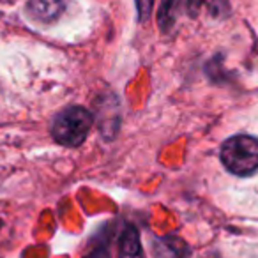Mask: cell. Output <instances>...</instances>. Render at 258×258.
Masks as SVG:
<instances>
[{
  "label": "cell",
  "mask_w": 258,
  "mask_h": 258,
  "mask_svg": "<svg viewBox=\"0 0 258 258\" xmlns=\"http://www.w3.org/2000/svg\"><path fill=\"white\" fill-rule=\"evenodd\" d=\"M68 2L69 0H29L27 13L32 20L48 25L60 18L68 8Z\"/></svg>",
  "instance_id": "obj_3"
},
{
  "label": "cell",
  "mask_w": 258,
  "mask_h": 258,
  "mask_svg": "<svg viewBox=\"0 0 258 258\" xmlns=\"http://www.w3.org/2000/svg\"><path fill=\"white\" fill-rule=\"evenodd\" d=\"M94 115L83 106H68L53 118L51 135L64 147H78L89 137Z\"/></svg>",
  "instance_id": "obj_1"
},
{
  "label": "cell",
  "mask_w": 258,
  "mask_h": 258,
  "mask_svg": "<svg viewBox=\"0 0 258 258\" xmlns=\"http://www.w3.org/2000/svg\"><path fill=\"white\" fill-rule=\"evenodd\" d=\"M154 2L156 0H135L138 11V22L142 23L149 22V18L152 15V9H154Z\"/></svg>",
  "instance_id": "obj_7"
},
{
  "label": "cell",
  "mask_w": 258,
  "mask_h": 258,
  "mask_svg": "<svg viewBox=\"0 0 258 258\" xmlns=\"http://www.w3.org/2000/svg\"><path fill=\"white\" fill-rule=\"evenodd\" d=\"M118 258H145L142 249L140 232L137 226L129 225L124 228L118 239Z\"/></svg>",
  "instance_id": "obj_5"
},
{
  "label": "cell",
  "mask_w": 258,
  "mask_h": 258,
  "mask_svg": "<svg viewBox=\"0 0 258 258\" xmlns=\"http://www.w3.org/2000/svg\"><path fill=\"white\" fill-rule=\"evenodd\" d=\"M152 254L156 258H189L191 247L177 235H163L152 239Z\"/></svg>",
  "instance_id": "obj_4"
},
{
  "label": "cell",
  "mask_w": 258,
  "mask_h": 258,
  "mask_svg": "<svg viewBox=\"0 0 258 258\" xmlns=\"http://www.w3.org/2000/svg\"><path fill=\"white\" fill-rule=\"evenodd\" d=\"M221 161L230 173L247 177L258 170V138L235 135L221 147Z\"/></svg>",
  "instance_id": "obj_2"
},
{
  "label": "cell",
  "mask_w": 258,
  "mask_h": 258,
  "mask_svg": "<svg viewBox=\"0 0 258 258\" xmlns=\"http://www.w3.org/2000/svg\"><path fill=\"white\" fill-rule=\"evenodd\" d=\"M179 4L180 0H161L158 11V23L163 32H168L175 25L177 15H179Z\"/></svg>",
  "instance_id": "obj_6"
},
{
  "label": "cell",
  "mask_w": 258,
  "mask_h": 258,
  "mask_svg": "<svg viewBox=\"0 0 258 258\" xmlns=\"http://www.w3.org/2000/svg\"><path fill=\"white\" fill-rule=\"evenodd\" d=\"M2 225H4V223H2V221H0V226H2Z\"/></svg>",
  "instance_id": "obj_8"
}]
</instances>
